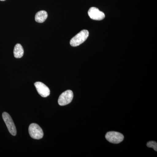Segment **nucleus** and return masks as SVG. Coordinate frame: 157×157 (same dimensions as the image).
<instances>
[{
    "mask_svg": "<svg viewBox=\"0 0 157 157\" xmlns=\"http://www.w3.org/2000/svg\"><path fill=\"white\" fill-rule=\"evenodd\" d=\"M34 85L39 94L43 98H46L50 95V90L44 83L40 82H37Z\"/></svg>",
    "mask_w": 157,
    "mask_h": 157,
    "instance_id": "nucleus-7",
    "label": "nucleus"
},
{
    "mask_svg": "<svg viewBox=\"0 0 157 157\" xmlns=\"http://www.w3.org/2000/svg\"><path fill=\"white\" fill-rule=\"evenodd\" d=\"M105 137L109 142L113 144L121 143L124 139V136L122 134L116 132H107Z\"/></svg>",
    "mask_w": 157,
    "mask_h": 157,
    "instance_id": "nucleus-5",
    "label": "nucleus"
},
{
    "mask_svg": "<svg viewBox=\"0 0 157 157\" xmlns=\"http://www.w3.org/2000/svg\"><path fill=\"white\" fill-rule=\"evenodd\" d=\"M29 132L31 137L37 140L42 139L44 136L43 130L36 124L33 123L30 125Z\"/></svg>",
    "mask_w": 157,
    "mask_h": 157,
    "instance_id": "nucleus-2",
    "label": "nucleus"
},
{
    "mask_svg": "<svg viewBox=\"0 0 157 157\" xmlns=\"http://www.w3.org/2000/svg\"><path fill=\"white\" fill-rule=\"evenodd\" d=\"M89 16L91 19L94 20L101 21L104 19L105 17V14L98 8L95 7H92L89 10Z\"/></svg>",
    "mask_w": 157,
    "mask_h": 157,
    "instance_id": "nucleus-6",
    "label": "nucleus"
},
{
    "mask_svg": "<svg viewBox=\"0 0 157 157\" xmlns=\"http://www.w3.org/2000/svg\"><path fill=\"white\" fill-rule=\"evenodd\" d=\"M89 33L87 30H83L79 32L71 39L70 44L73 47H76L81 45L87 39Z\"/></svg>",
    "mask_w": 157,
    "mask_h": 157,
    "instance_id": "nucleus-1",
    "label": "nucleus"
},
{
    "mask_svg": "<svg viewBox=\"0 0 157 157\" xmlns=\"http://www.w3.org/2000/svg\"><path fill=\"white\" fill-rule=\"evenodd\" d=\"M73 98V91L71 90H67L62 93L58 99V104L60 106H65L70 104Z\"/></svg>",
    "mask_w": 157,
    "mask_h": 157,
    "instance_id": "nucleus-4",
    "label": "nucleus"
},
{
    "mask_svg": "<svg viewBox=\"0 0 157 157\" xmlns=\"http://www.w3.org/2000/svg\"><path fill=\"white\" fill-rule=\"evenodd\" d=\"M48 17V14L45 11H40L37 12L35 16V20L38 23H43Z\"/></svg>",
    "mask_w": 157,
    "mask_h": 157,
    "instance_id": "nucleus-8",
    "label": "nucleus"
},
{
    "mask_svg": "<svg viewBox=\"0 0 157 157\" xmlns=\"http://www.w3.org/2000/svg\"><path fill=\"white\" fill-rule=\"evenodd\" d=\"M147 147L153 148L155 151H157V144L155 141H151L147 142Z\"/></svg>",
    "mask_w": 157,
    "mask_h": 157,
    "instance_id": "nucleus-10",
    "label": "nucleus"
},
{
    "mask_svg": "<svg viewBox=\"0 0 157 157\" xmlns=\"http://www.w3.org/2000/svg\"><path fill=\"white\" fill-rule=\"evenodd\" d=\"M2 118L10 134L13 136H15L17 134V130L12 118L6 112L2 113Z\"/></svg>",
    "mask_w": 157,
    "mask_h": 157,
    "instance_id": "nucleus-3",
    "label": "nucleus"
},
{
    "mask_svg": "<svg viewBox=\"0 0 157 157\" xmlns=\"http://www.w3.org/2000/svg\"><path fill=\"white\" fill-rule=\"evenodd\" d=\"M1 1H6V0H0Z\"/></svg>",
    "mask_w": 157,
    "mask_h": 157,
    "instance_id": "nucleus-11",
    "label": "nucleus"
},
{
    "mask_svg": "<svg viewBox=\"0 0 157 157\" xmlns=\"http://www.w3.org/2000/svg\"><path fill=\"white\" fill-rule=\"evenodd\" d=\"M24 49L22 46L20 44H17L14 46V55L15 58L17 59L21 58L24 55Z\"/></svg>",
    "mask_w": 157,
    "mask_h": 157,
    "instance_id": "nucleus-9",
    "label": "nucleus"
}]
</instances>
